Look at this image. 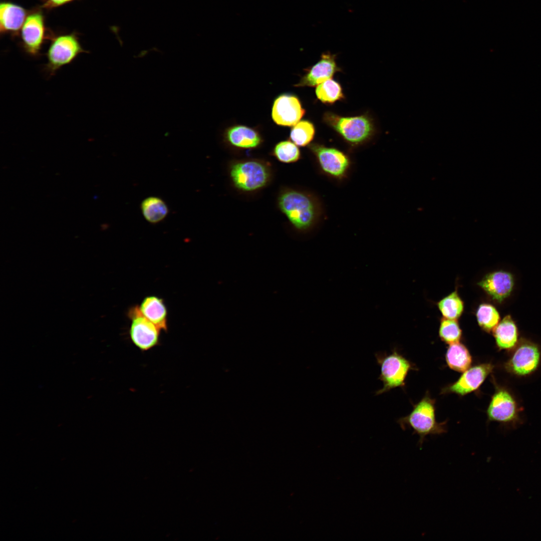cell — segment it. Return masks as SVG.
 <instances>
[{
    "instance_id": "cb8c5ba5",
    "label": "cell",
    "mask_w": 541,
    "mask_h": 541,
    "mask_svg": "<svg viewBox=\"0 0 541 541\" xmlns=\"http://www.w3.org/2000/svg\"><path fill=\"white\" fill-rule=\"evenodd\" d=\"M316 94L317 98L325 103H333L344 97L340 85L331 79L317 86Z\"/></svg>"
},
{
    "instance_id": "277c9868",
    "label": "cell",
    "mask_w": 541,
    "mask_h": 541,
    "mask_svg": "<svg viewBox=\"0 0 541 541\" xmlns=\"http://www.w3.org/2000/svg\"><path fill=\"white\" fill-rule=\"evenodd\" d=\"M503 363L504 371L518 378H525L535 373L541 365V348L536 343L521 338Z\"/></svg>"
},
{
    "instance_id": "603a6c76",
    "label": "cell",
    "mask_w": 541,
    "mask_h": 541,
    "mask_svg": "<svg viewBox=\"0 0 541 541\" xmlns=\"http://www.w3.org/2000/svg\"><path fill=\"white\" fill-rule=\"evenodd\" d=\"M477 321L484 331H493L500 322V315L496 309L489 304L480 305L476 312Z\"/></svg>"
},
{
    "instance_id": "ba28073f",
    "label": "cell",
    "mask_w": 541,
    "mask_h": 541,
    "mask_svg": "<svg viewBox=\"0 0 541 541\" xmlns=\"http://www.w3.org/2000/svg\"><path fill=\"white\" fill-rule=\"evenodd\" d=\"M325 119L345 140L351 144H357L365 141L373 132L372 122L366 116L342 117L328 114Z\"/></svg>"
},
{
    "instance_id": "ac0fdd59",
    "label": "cell",
    "mask_w": 541,
    "mask_h": 541,
    "mask_svg": "<svg viewBox=\"0 0 541 541\" xmlns=\"http://www.w3.org/2000/svg\"><path fill=\"white\" fill-rule=\"evenodd\" d=\"M225 137L232 146L243 149L256 148L262 141L257 131L243 125H234L228 128L225 131Z\"/></svg>"
},
{
    "instance_id": "d6986e66",
    "label": "cell",
    "mask_w": 541,
    "mask_h": 541,
    "mask_svg": "<svg viewBox=\"0 0 541 541\" xmlns=\"http://www.w3.org/2000/svg\"><path fill=\"white\" fill-rule=\"evenodd\" d=\"M142 314L161 330H167V312L163 300L156 296L146 297L139 306Z\"/></svg>"
},
{
    "instance_id": "9a60e30c",
    "label": "cell",
    "mask_w": 541,
    "mask_h": 541,
    "mask_svg": "<svg viewBox=\"0 0 541 541\" xmlns=\"http://www.w3.org/2000/svg\"><path fill=\"white\" fill-rule=\"evenodd\" d=\"M335 56L324 53L320 60L302 78L296 87L315 86L330 79L338 71Z\"/></svg>"
},
{
    "instance_id": "30bf717a",
    "label": "cell",
    "mask_w": 541,
    "mask_h": 541,
    "mask_svg": "<svg viewBox=\"0 0 541 541\" xmlns=\"http://www.w3.org/2000/svg\"><path fill=\"white\" fill-rule=\"evenodd\" d=\"M494 365L484 363L470 367L463 372L454 383L442 389V393H454L464 396L477 390L486 378L492 373Z\"/></svg>"
},
{
    "instance_id": "3957f363",
    "label": "cell",
    "mask_w": 541,
    "mask_h": 541,
    "mask_svg": "<svg viewBox=\"0 0 541 541\" xmlns=\"http://www.w3.org/2000/svg\"><path fill=\"white\" fill-rule=\"evenodd\" d=\"M495 391L486 410L488 420L504 426H516L521 422L522 408L513 393L493 380Z\"/></svg>"
},
{
    "instance_id": "44dd1931",
    "label": "cell",
    "mask_w": 541,
    "mask_h": 541,
    "mask_svg": "<svg viewBox=\"0 0 541 541\" xmlns=\"http://www.w3.org/2000/svg\"><path fill=\"white\" fill-rule=\"evenodd\" d=\"M141 210L145 219L149 223L155 224L163 220L169 210L165 202L157 196H150L141 202Z\"/></svg>"
},
{
    "instance_id": "d4e9b609",
    "label": "cell",
    "mask_w": 541,
    "mask_h": 541,
    "mask_svg": "<svg viewBox=\"0 0 541 541\" xmlns=\"http://www.w3.org/2000/svg\"><path fill=\"white\" fill-rule=\"evenodd\" d=\"M315 132L313 124L308 121L303 120L292 128L290 139L297 146H305L313 139Z\"/></svg>"
},
{
    "instance_id": "ffe728a7",
    "label": "cell",
    "mask_w": 541,
    "mask_h": 541,
    "mask_svg": "<svg viewBox=\"0 0 541 541\" xmlns=\"http://www.w3.org/2000/svg\"><path fill=\"white\" fill-rule=\"evenodd\" d=\"M448 367L456 371L463 372L470 367L472 357L467 348L459 342L449 345L445 354Z\"/></svg>"
},
{
    "instance_id": "7402d4cb",
    "label": "cell",
    "mask_w": 541,
    "mask_h": 541,
    "mask_svg": "<svg viewBox=\"0 0 541 541\" xmlns=\"http://www.w3.org/2000/svg\"><path fill=\"white\" fill-rule=\"evenodd\" d=\"M438 307L444 318L454 320L461 315L464 309L463 303L456 291L441 300Z\"/></svg>"
},
{
    "instance_id": "7a4b0ae2",
    "label": "cell",
    "mask_w": 541,
    "mask_h": 541,
    "mask_svg": "<svg viewBox=\"0 0 541 541\" xmlns=\"http://www.w3.org/2000/svg\"><path fill=\"white\" fill-rule=\"evenodd\" d=\"M279 206L298 230L309 229L316 220V205L311 197L303 193L295 190L283 193L279 198Z\"/></svg>"
},
{
    "instance_id": "8fae6325",
    "label": "cell",
    "mask_w": 541,
    "mask_h": 541,
    "mask_svg": "<svg viewBox=\"0 0 541 541\" xmlns=\"http://www.w3.org/2000/svg\"><path fill=\"white\" fill-rule=\"evenodd\" d=\"M45 34V19L42 13L37 11L29 14L21 32L22 44L25 52L32 56L39 55Z\"/></svg>"
},
{
    "instance_id": "e0dca14e",
    "label": "cell",
    "mask_w": 541,
    "mask_h": 541,
    "mask_svg": "<svg viewBox=\"0 0 541 541\" xmlns=\"http://www.w3.org/2000/svg\"><path fill=\"white\" fill-rule=\"evenodd\" d=\"M492 331L496 346L500 351L510 353L520 339L517 327L509 315L504 317Z\"/></svg>"
},
{
    "instance_id": "8992f818",
    "label": "cell",
    "mask_w": 541,
    "mask_h": 541,
    "mask_svg": "<svg viewBox=\"0 0 541 541\" xmlns=\"http://www.w3.org/2000/svg\"><path fill=\"white\" fill-rule=\"evenodd\" d=\"M86 51L74 33L54 37L46 53L45 69L50 76L62 67L70 64L81 53Z\"/></svg>"
},
{
    "instance_id": "6da1fadb",
    "label": "cell",
    "mask_w": 541,
    "mask_h": 541,
    "mask_svg": "<svg viewBox=\"0 0 541 541\" xmlns=\"http://www.w3.org/2000/svg\"><path fill=\"white\" fill-rule=\"evenodd\" d=\"M435 405V400L426 393L414 405L409 414L397 420L402 429L411 428L419 435L420 447L427 436L441 435L447 431L446 422H438L436 420Z\"/></svg>"
},
{
    "instance_id": "4fadbf2b",
    "label": "cell",
    "mask_w": 541,
    "mask_h": 541,
    "mask_svg": "<svg viewBox=\"0 0 541 541\" xmlns=\"http://www.w3.org/2000/svg\"><path fill=\"white\" fill-rule=\"evenodd\" d=\"M304 114L305 110L298 98L290 94H283L277 97L272 110L273 121L283 126H294Z\"/></svg>"
},
{
    "instance_id": "83f0119b",
    "label": "cell",
    "mask_w": 541,
    "mask_h": 541,
    "mask_svg": "<svg viewBox=\"0 0 541 541\" xmlns=\"http://www.w3.org/2000/svg\"><path fill=\"white\" fill-rule=\"evenodd\" d=\"M41 7L46 10H52L67 4L75 0H41Z\"/></svg>"
},
{
    "instance_id": "52a82bcc",
    "label": "cell",
    "mask_w": 541,
    "mask_h": 541,
    "mask_svg": "<svg viewBox=\"0 0 541 541\" xmlns=\"http://www.w3.org/2000/svg\"><path fill=\"white\" fill-rule=\"evenodd\" d=\"M230 177L238 189L252 191L263 187L269 177L267 167L256 161H248L233 164L230 169Z\"/></svg>"
},
{
    "instance_id": "2e32d148",
    "label": "cell",
    "mask_w": 541,
    "mask_h": 541,
    "mask_svg": "<svg viewBox=\"0 0 541 541\" xmlns=\"http://www.w3.org/2000/svg\"><path fill=\"white\" fill-rule=\"evenodd\" d=\"M21 6L4 2L0 5V30L2 34H16L22 28L27 15Z\"/></svg>"
},
{
    "instance_id": "484cf974",
    "label": "cell",
    "mask_w": 541,
    "mask_h": 541,
    "mask_svg": "<svg viewBox=\"0 0 541 541\" xmlns=\"http://www.w3.org/2000/svg\"><path fill=\"white\" fill-rule=\"evenodd\" d=\"M273 153L279 161L286 163L296 162L301 157L297 145L289 140L278 143L275 146Z\"/></svg>"
},
{
    "instance_id": "7c38bea8",
    "label": "cell",
    "mask_w": 541,
    "mask_h": 541,
    "mask_svg": "<svg viewBox=\"0 0 541 541\" xmlns=\"http://www.w3.org/2000/svg\"><path fill=\"white\" fill-rule=\"evenodd\" d=\"M310 149L317 157L321 169L333 177L341 178L350 166V160L343 152L334 148L314 144Z\"/></svg>"
},
{
    "instance_id": "9c48e42d",
    "label": "cell",
    "mask_w": 541,
    "mask_h": 541,
    "mask_svg": "<svg viewBox=\"0 0 541 541\" xmlns=\"http://www.w3.org/2000/svg\"><path fill=\"white\" fill-rule=\"evenodd\" d=\"M128 315L131 321L129 336L133 344L143 352L156 347L161 330L142 314L138 306L131 308Z\"/></svg>"
},
{
    "instance_id": "4316f807",
    "label": "cell",
    "mask_w": 541,
    "mask_h": 541,
    "mask_svg": "<svg viewBox=\"0 0 541 541\" xmlns=\"http://www.w3.org/2000/svg\"><path fill=\"white\" fill-rule=\"evenodd\" d=\"M439 335L443 341L450 345L459 342L462 331L456 320L444 318L440 322Z\"/></svg>"
},
{
    "instance_id": "5bb4252c",
    "label": "cell",
    "mask_w": 541,
    "mask_h": 541,
    "mask_svg": "<svg viewBox=\"0 0 541 541\" xmlns=\"http://www.w3.org/2000/svg\"><path fill=\"white\" fill-rule=\"evenodd\" d=\"M480 287L492 299L501 303L511 294L514 285L513 275L500 270L487 274L479 282Z\"/></svg>"
},
{
    "instance_id": "5b68a950",
    "label": "cell",
    "mask_w": 541,
    "mask_h": 541,
    "mask_svg": "<svg viewBox=\"0 0 541 541\" xmlns=\"http://www.w3.org/2000/svg\"><path fill=\"white\" fill-rule=\"evenodd\" d=\"M375 356L381 367L378 379L383 384V388L376 391L375 395L382 394L397 387H404L407 374L413 369L411 362L396 349L389 355L386 352H378Z\"/></svg>"
}]
</instances>
